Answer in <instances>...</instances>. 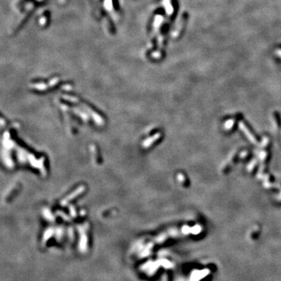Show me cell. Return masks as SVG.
<instances>
[{"instance_id":"6da1fadb","label":"cell","mask_w":281,"mask_h":281,"mask_svg":"<svg viewBox=\"0 0 281 281\" xmlns=\"http://www.w3.org/2000/svg\"><path fill=\"white\" fill-rule=\"evenodd\" d=\"M240 127L241 128V130H242V131L245 132V134L248 136V137L249 139L251 140L252 142H254V143H256V139H255V137H254V136L251 134V132H249V131H248L247 127H246V126H245V123H243L242 122H240Z\"/></svg>"},{"instance_id":"7a4b0ae2","label":"cell","mask_w":281,"mask_h":281,"mask_svg":"<svg viewBox=\"0 0 281 281\" xmlns=\"http://www.w3.org/2000/svg\"><path fill=\"white\" fill-rule=\"evenodd\" d=\"M233 126H234V120H228L227 122L226 123L224 127H225L227 130H229V129L231 128Z\"/></svg>"},{"instance_id":"3957f363","label":"cell","mask_w":281,"mask_h":281,"mask_svg":"<svg viewBox=\"0 0 281 281\" xmlns=\"http://www.w3.org/2000/svg\"><path fill=\"white\" fill-rule=\"evenodd\" d=\"M279 54H280V56H281V52H279Z\"/></svg>"}]
</instances>
